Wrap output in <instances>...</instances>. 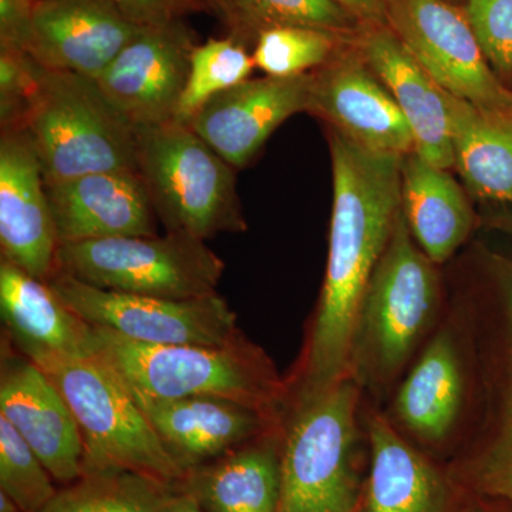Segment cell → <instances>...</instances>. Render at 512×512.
Here are the masks:
<instances>
[{
	"label": "cell",
	"instance_id": "obj_15",
	"mask_svg": "<svg viewBox=\"0 0 512 512\" xmlns=\"http://www.w3.org/2000/svg\"><path fill=\"white\" fill-rule=\"evenodd\" d=\"M55 218L35 148L20 128L0 140V247L2 259L40 281L56 274Z\"/></svg>",
	"mask_w": 512,
	"mask_h": 512
},
{
	"label": "cell",
	"instance_id": "obj_17",
	"mask_svg": "<svg viewBox=\"0 0 512 512\" xmlns=\"http://www.w3.org/2000/svg\"><path fill=\"white\" fill-rule=\"evenodd\" d=\"M130 392L185 474L284 424V419L221 397L165 400Z\"/></svg>",
	"mask_w": 512,
	"mask_h": 512
},
{
	"label": "cell",
	"instance_id": "obj_29",
	"mask_svg": "<svg viewBox=\"0 0 512 512\" xmlns=\"http://www.w3.org/2000/svg\"><path fill=\"white\" fill-rule=\"evenodd\" d=\"M338 35L303 26H276L256 36L255 67L266 76L291 77L311 73L329 62Z\"/></svg>",
	"mask_w": 512,
	"mask_h": 512
},
{
	"label": "cell",
	"instance_id": "obj_31",
	"mask_svg": "<svg viewBox=\"0 0 512 512\" xmlns=\"http://www.w3.org/2000/svg\"><path fill=\"white\" fill-rule=\"evenodd\" d=\"M55 483L32 447L0 416V493L25 512H39L59 491Z\"/></svg>",
	"mask_w": 512,
	"mask_h": 512
},
{
	"label": "cell",
	"instance_id": "obj_2",
	"mask_svg": "<svg viewBox=\"0 0 512 512\" xmlns=\"http://www.w3.org/2000/svg\"><path fill=\"white\" fill-rule=\"evenodd\" d=\"M93 328L97 355L134 393L165 400L221 397L275 419L285 417L291 400L288 380L279 376L269 356L245 335L222 346H154Z\"/></svg>",
	"mask_w": 512,
	"mask_h": 512
},
{
	"label": "cell",
	"instance_id": "obj_6",
	"mask_svg": "<svg viewBox=\"0 0 512 512\" xmlns=\"http://www.w3.org/2000/svg\"><path fill=\"white\" fill-rule=\"evenodd\" d=\"M138 173L167 232L210 239L248 229L229 165L187 124L134 127Z\"/></svg>",
	"mask_w": 512,
	"mask_h": 512
},
{
	"label": "cell",
	"instance_id": "obj_27",
	"mask_svg": "<svg viewBox=\"0 0 512 512\" xmlns=\"http://www.w3.org/2000/svg\"><path fill=\"white\" fill-rule=\"evenodd\" d=\"M173 485L119 470H86L39 512H161Z\"/></svg>",
	"mask_w": 512,
	"mask_h": 512
},
{
	"label": "cell",
	"instance_id": "obj_8",
	"mask_svg": "<svg viewBox=\"0 0 512 512\" xmlns=\"http://www.w3.org/2000/svg\"><path fill=\"white\" fill-rule=\"evenodd\" d=\"M224 271V261L205 241L175 232L60 244L56 256L60 274L107 291L154 298L214 295Z\"/></svg>",
	"mask_w": 512,
	"mask_h": 512
},
{
	"label": "cell",
	"instance_id": "obj_14",
	"mask_svg": "<svg viewBox=\"0 0 512 512\" xmlns=\"http://www.w3.org/2000/svg\"><path fill=\"white\" fill-rule=\"evenodd\" d=\"M312 79L313 72L249 77L208 101L188 126L229 165L245 167L284 121L308 113Z\"/></svg>",
	"mask_w": 512,
	"mask_h": 512
},
{
	"label": "cell",
	"instance_id": "obj_26",
	"mask_svg": "<svg viewBox=\"0 0 512 512\" xmlns=\"http://www.w3.org/2000/svg\"><path fill=\"white\" fill-rule=\"evenodd\" d=\"M454 167L483 200L512 204V116H498L448 94Z\"/></svg>",
	"mask_w": 512,
	"mask_h": 512
},
{
	"label": "cell",
	"instance_id": "obj_11",
	"mask_svg": "<svg viewBox=\"0 0 512 512\" xmlns=\"http://www.w3.org/2000/svg\"><path fill=\"white\" fill-rule=\"evenodd\" d=\"M195 46L181 20L146 28L93 80L134 127L167 123L183 96Z\"/></svg>",
	"mask_w": 512,
	"mask_h": 512
},
{
	"label": "cell",
	"instance_id": "obj_40",
	"mask_svg": "<svg viewBox=\"0 0 512 512\" xmlns=\"http://www.w3.org/2000/svg\"><path fill=\"white\" fill-rule=\"evenodd\" d=\"M454 512H497L491 510V508L484 507V505H470L466 508H456Z\"/></svg>",
	"mask_w": 512,
	"mask_h": 512
},
{
	"label": "cell",
	"instance_id": "obj_36",
	"mask_svg": "<svg viewBox=\"0 0 512 512\" xmlns=\"http://www.w3.org/2000/svg\"><path fill=\"white\" fill-rule=\"evenodd\" d=\"M356 20L379 25L387 20L389 0H335Z\"/></svg>",
	"mask_w": 512,
	"mask_h": 512
},
{
	"label": "cell",
	"instance_id": "obj_12",
	"mask_svg": "<svg viewBox=\"0 0 512 512\" xmlns=\"http://www.w3.org/2000/svg\"><path fill=\"white\" fill-rule=\"evenodd\" d=\"M0 416L32 447L56 483L69 485L84 473V443L76 417L42 367L2 338Z\"/></svg>",
	"mask_w": 512,
	"mask_h": 512
},
{
	"label": "cell",
	"instance_id": "obj_4",
	"mask_svg": "<svg viewBox=\"0 0 512 512\" xmlns=\"http://www.w3.org/2000/svg\"><path fill=\"white\" fill-rule=\"evenodd\" d=\"M362 387L352 376L291 397L282 426L279 512H356Z\"/></svg>",
	"mask_w": 512,
	"mask_h": 512
},
{
	"label": "cell",
	"instance_id": "obj_16",
	"mask_svg": "<svg viewBox=\"0 0 512 512\" xmlns=\"http://www.w3.org/2000/svg\"><path fill=\"white\" fill-rule=\"evenodd\" d=\"M144 29L106 0H36L26 53L45 69L94 79Z\"/></svg>",
	"mask_w": 512,
	"mask_h": 512
},
{
	"label": "cell",
	"instance_id": "obj_38",
	"mask_svg": "<svg viewBox=\"0 0 512 512\" xmlns=\"http://www.w3.org/2000/svg\"><path fill=\"white\" fill-rule=\"evenodd\" d=\"M202 9L214 13L222 22L227 23L232 32L235 29V6L234 0H197Z\"/></svg>",
	"mask_w": 512,
	"mask_h": 512
},
{
	"label": "cell",
	"instance_id": "obj_1",
	"mask_svg": "<svg viewBox=\"0 0 512 512\" xmlns=\"http://www.w3.org/2000/svg\"><path fill=\"white\" fill-rule=\"evenodd\" d=\"M333 207L322 295L291 397L349 377L350 348L363 295L402 211V156L367 150L329 128Z\"/></svg>",
	"mask_w": 512,
	"mask_h": 512
},
{
	"label": "cell",
	"instance_id": "obj_35",
	"mask_svg": "<svg viewBox=\"0 0 512 512\" xmlns=\"http://www.w3.org/2000/svg\"><path fill=\"white\" fill-rule=\"evenodd\" d=\"M36 0H0V47L28 50Z\"/></svg>",
	"mask_w": 512,
	"mask_h": 512
},
{
	"label": "cell",
	"instance_id": "obj_24",
	"mask_svg": "<svg viewBox=\"0 0 512 512\" xmlns=\"http://www.w3.org/2000/svg\"><path fill=\"white\" fill-rule=\"evenodd\" d=\"M282 426L188 471L181 484L205 512H279Z\"/></svg>",
	"mask_w": 512,
	"mask_h": 512
},
{
	"label": "cell",
	"instance_id": "obj_25",
	"mask_svg": "<svg viewBox=\"0 0 512 512\" xmlns=\"http://www.w3.org/2000/svg\"><path fill=\"white\" fill-rule=\"evenodd\" d=\"M402 211L414 241L434 264H443L474 227V212L448 170L407 154L402 164Z\"/></svg>",
	"mask_w": 512,
	"mask_h": 512
},
{
	"label": "cell",
	"instance_id": "obj_37",
	"mask_svg": "<svg viewBox=\"0 0 512 512\" xmlns=\"http://www.w3.org/2000/svg\"><path fill=\"white\" fill-rule=\"evenodd\" d=\"M161 512H205L195 495L183 484L173 485L165 497Z\"/></svg>",
	"mask_w": 512,
	"mask_h": 512
},
{
	"label": "cell",
	"instance_id": "obj_21",
	"mask_svg": "<svg viewBox=\"0 0 512 512\" xmlns=\"http://www.w3.org/2000/svg\"><path fill=\"white\" fill-rule=\"evenodd\" d=\"M461 342L456 325H444L394 397V419L413 439L426 446L447 443L463 416L467 366Z\"/></svg>",
	"mask_w": 512,
	"mask_h": 512
},
{
	"label": "cell",
	"instance_id": "obj_28",
	"mask_svg": "<svg viewBox=\"0 0 512 512\" xmlns=\"http://www.w3.org/2000/svg\"><path fill=\"white\" fill-rule=\"evenodd\" d=\"M254 69V57L234 36L195 46L174 121L188 126L208 101L248 80Z\"/></svg>",
	"mask_w": 512,
	"mask_h": 512
},
{
	"label": "cell",
	"instance_id": "obj_10",
	"mask_svg": "<svg viewBox=\"0 0 512 512\" xmlns=\"http://www.w3.org/2000/svg\"><path fill=\"white\" fill-rule=\"evenodd\" d=\"M387 20L441 89L487 113L512 116V92L485 59L466 12L448 0H389Z\"/></svg>",
	"mask_w": 512,
	"mask_h": 512
},
{
	"label": "cell",
	"instance_id": "obj_9",
	"mask_svg": "<svg viewBox=\"0 0 512 512\" xmlns=\"http://www.w3.org/2000/svg\"><path fill=\"white\" fill-rule=\"evenodd\" d=\"M49 285L92 326L143 345L222 346L244 336L237 313L218 293L167 299L107 291L56 272Z\"/></svg>",
	"mask_w": 512,
	"mask_h": 512
},
{
	"label": "cell",
	"instance_id": "obj_18",
	"mask_svg": "<svg viewBox=\"0 0 512 512\" xmlns=\"http://www.w3.org/2000/svg\"><path fill=\"white\" fill-rule=\"evenodd\" d=\"M60 244L157 235V214L138 171H104L46 184Z\"/></svg>",
	"mask_w": 512,
	"mask_h": 512
},
{
	"label": "cell",
	"instance_id": "obj_39",
	"mask_svg": "<svg viewBox=\"0 0 512 512\" xmlns=\"http://www.w3.org/2000/svg\"><path fill=\"white\" fill-rule=\"evenodd\" d=\"M0 512H25L8 495L0 493Z\"/></svg>",
	"mask_w": 512,
	"mask_h": 512
},
{
	"label": "cell",
	"instance_id": "obj_3",
	"mask_svg": "<svg viewBox=\"0 0 512 512\" xmlns=\"http://www.w3.org/2000/svg\"><path fill=\"white\" fill-rule=\"evenodd\" d=\"M439 308L434 262L417 247L400 211L357 312L349 375L373 392L389 389L430 332Z\"/></svg>",
	"mask_w": 512,
	"mask_h": 512
},
{
	"label": "cell",
	"instance_id": "obj_34",
	"mask_svg": "<svg viewBox=\"0 0 512 512\" xmlns=\"http://www.w3.org/2000/svg\"><path fill=\"white\" fill-rule=\"evenodd\" d=\"M127 19L146 28L170 25L191 12H201L197 0H106Z\"/></svg>",
	"mask_w": 512,
	"mask_h": 512
},
{
	"label": "cell",
	"instance_id": "obj_30",
	"mask_svg": "<svg viewBox=\"0 0 512 512\" xmlns=\"http://www.w3.org/2000/svg\"><path fill=\"white\" fill-rule=\"evenodd\" d=\"M234 6V37L238 40L276 26H303L339 36L356 22L335 0H234Z\"/></svg>",
	"mask_w": 512,
	"mask_h": 512
},
{
	"label": "cell",
	"instance_id": "obj_13",
	"mask_svg": "<svg viewBox=\"0 0 512 512\" xmlns=\"http://www.w3.org/2000/svg\"><path fill=\"white\" fill-rule=\"evenodd\" d=\"M308 113L367 150L414 153L409 123L362 56L335 55L313 72Z\"/></svg>",
	"mask_w": 512,
	"mask_h": 512
},
{
	"label": "cell",
	"instance_id": "obj_19",
	"mask_svg": "<svg viewBox=\"0 0 512 512\" xmlns=\"http://www.w3.org/2000/svg\"><path fill=\"white\" fill-rule=\"evenodd\" d=\"M3 336L42 369L96 355L94 328L57 296L49 282L0 262Z\"/></svg>",
	"mask_w": 512,
	"mask_h": 512
},
{
	"label": "cell",
	"instance_id": "obj_22",
	"mask_svg": "<svg viewBox=\"0 0 512 512\" xmlns=\"http://www.w3.org/2000/svg\"><path fill=\"white\" fill-rule=\"evenodd\" d=\"M369 476L356 512H454L457 487L392 421L373 413L367 421Z\"/></svg>",
	"mask_w": 512,
	"mask_h": 512
},
{
	"label": "cell",
	"instance_id": "obj_32",
	"mask_svg": "<svg viewBox=\"0 0 512 512\" xmlns=\"http://www.w3.org/2000/svg\"><path fill=\"white\" fill-rule=\"evenodd\" d=\"M466 16L491 69L511 82L512 0H466Z\"/></svg>",
	"mask_w": 512,
	"mask_h": 512
},
{
	"label": "cell",
	"instance_id": "obj_33",
	"mask_svg": "<svg viewBox=\"0 0 512 512\" xmlns=\"http://www.w3.org/2000/svg\"><path fill=\"white\" fill-rule=\"evenodd\" d=\"M37 63L23 50L0 47L2 130L18 128L36 84Z\"/></svg>",
	"mask_w": 512,
	"mask_h": 512
},
{
	"label": "cell",
	"instance_id": "obj_20",
	"mask_svg": "<svg viewBox=\"0 0 512 512\" xmlns=\"http://www.w3.org/2000/svg\"><path fill=\"white\" fill-rule=\"evenodd\" d=\"M360 56L392 94L409 123L414 153L443 170L454 167L448 93L424 70L393 30H370Z\"/></svg>",
	"mask_w": 512,
	"mask_h": 512
},
{
	"label": "cell",
	"instance_id": "obj_7",
	"mask_svg": "<svg viewBox=\"0 0 512 512\" xmlns=\"http://www.w3.org/2000/svg\"><path fill=\"white\" fill-rule=\"evenodd\" d=\"M76 417L84 443V471L119 468L161 483H183L175 463L133 393L100 355L43 369Z\"/></svg>",
	"mask_w": 512,
	"mask_h": 512
},
{
	"label": "cell",
	"instance_id": "obj_23",
	"mask_svg": "<svg viewBox=\"0 0 512 512\" xmlns=\"http://www.w3.org/2000/svg\"><path fill=\"white\" fill-rule=\"evenodd\" d=\"M490 268L500 289L507 330L503 375L481 439L458 458L448 477L464 493L512 503V262L493 255Z\"/></svg>",
	"mask_w": 512,
	"mask_h": 512
},
{
	"label": "cell",
	"instance_id": "obj_5",
	"mask_svg": "<svg viewBox=\"0 0 512 512\" xmlns=\"http://www.w3.org/2000/svg\"><path fill=\"white\" fill-rule=\"evenodd\" d=\"M45 184L104 171H138L133 124L92 77L37 64L36 84L20 120Z\"/></svg>",
	"mask_w": 512,
	"mask_h": 512
}]
</instances>
